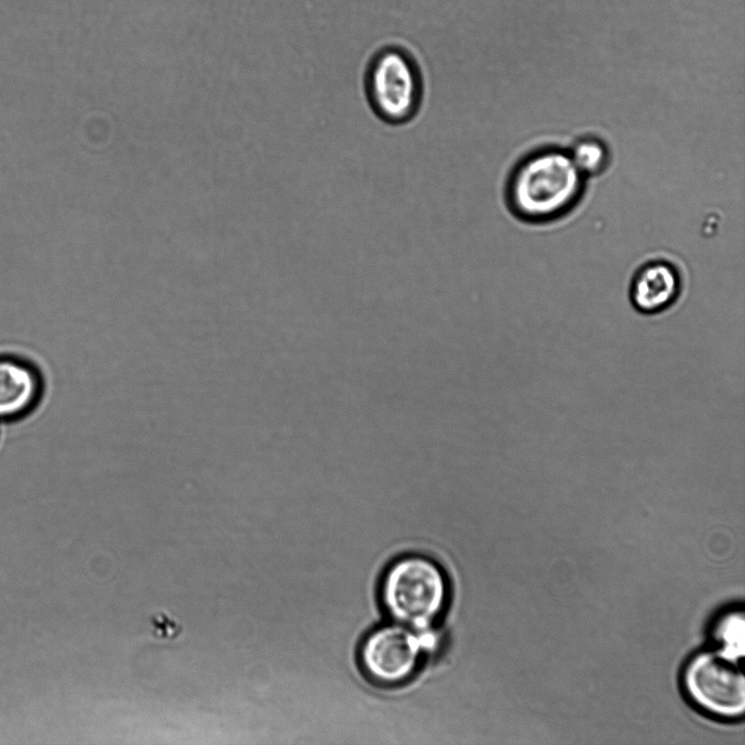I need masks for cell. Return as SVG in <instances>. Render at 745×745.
<instances>
[{"label":"cell","instance_id":"6da1fadb","mask_svg":"<svg viewBox=\"0 0 745 745\" xmlns=\"http://www.w3.org/2000/svg\"><path fill=\"white\" fill-rule=\"evenodd\" d=\"M584 178L569 153H532L512 169L505 185L506 204L516 217L527 221L560 217L579 200Z\"/></svg>","mask_w":745,"mask_h":745},{"label":"cell","instance_id":"7a4b0ae2","mask_svg":"<svg viewBox=\"0 0 745 745\" xmlns=\"http://www.w3.org/2000/svg\"><path fill=\"white\" fill-rule=\"evenodd\" d=\"M381 600L394 622L428 630L448 600L443 569L423 555H405L393 562L381 581Z\"/></svg>","mask_w":745,"mask_h":745},{"label":"cell","instance_id":"3957f363","mask_svg":"<svg viewBox=\"0 0 745 745\" xmlns=\"http://www.w3.org/2000/svg\"><path fill=\"white\" fill-rule=\"evenodd\" d=\"M364 94L369 107L381 121L390 125L406 124L417 117L423 103L421 71L406 51L384 48L367 67Z\"/></svg>","mask_w":745,"mask_h":745},{"label":"cell","instance_id":"277c9868","mask_svg":"<svg viewBox=\"0 0 745 745\" xmlns=\"http://www.w3.org/2000/svg\"><path fill=\"white\" fill-rule=\"evenodd\" d=\"M434 638L399 623L382 625L364 638L359 650L362 671L375 684L396 686L417 672L425 649Z\"/></svg>","mask_w":745,"mask_h":745},{"label":"cell","instance_id":"5b68a950","mask_svg":"<svg viewBox=\"0 0 745 745\" xmlns=\"http://www.w3.org/2000/svg\"><path fill=\"white\" fill-rule=\"evenodd\" d=\"M740 661L719 649L695 656L684 671L690 699L713 716L741 717L745 710V680Z\"/></svg>","mask_w":745,"mask_h":745},{"label":"cell","instance_id":"8992f818","mask_svg":"<svg viewBox=\"0 0 745 745\" xmlns=\"http://www.w3.org/2000/svg\"><path fill=\"white\" fill-rule=\"evenodd\" d=\"M43 390V377L32 363L0 356V421L15 420L33 410Z\"/></svg>","mask_w":745,"mask_h":745},{"label":"cell","instance_id":"52a82bcc","mask_svg":"<svg viewBox=\"0 0 745 745\" xmlns=\"http://www.w3.org/2000/svg\"><path fill=\"white\" fill-rule=\"evenodd\" d=\"M681 292V278L673 265L654 261L641 266L634 275L629 299L641 314H657L672 307Z\"/></svg>","mask_w":745,"mask_h":745},{"label":"cell","instance_id":"ba28073f","mask_svg":"<svg viewBox=\"0 0 745 745\" xmlns=\"http://www.w3.org/2000/svg\"><path fill=\"white\" fill-rule=\"evenodd\" d=\"M713 636L723 653L742 660L745 649V622L743 612L733 611L721 616L713 628Z\"/></svg>","mask_w":745,"mask_h":745},{"label":"cell","instance_id":"9c48e42d","mask_svg":"<svg viewBox=\"0 0 745 745\" xmlns=\"http://www.w3.org/2000/svg\"><path fill=\"white\" fill-rule=\"evenodd\" d=\"M575 166L584 176L601 172L608 161L605 145L597 139L578 141L569 153Z\"/></svg>","mask_w":745,"mask_h":745}]
</instances>
